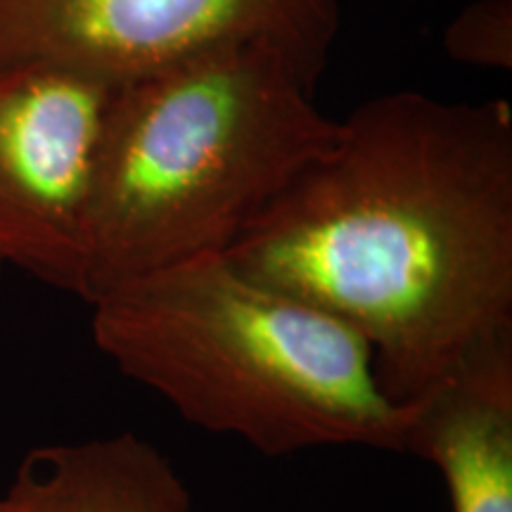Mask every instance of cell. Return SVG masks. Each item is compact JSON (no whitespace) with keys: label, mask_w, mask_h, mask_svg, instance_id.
<instances>
[{"label":"cell","mask_w":512,"mask_h":512,"mask_svg":"<svg viewBox=\"0 0 512 512\" xmlns=\"http://www.w3.org/2000/svg\"><path fill=\"white\" fill-rule=\"evenodd\" d=\"M48 512H192V498L169 460L136 451L86 467Z\"/></svg>","instance_id":"7"},{"label":"cell","mask_w":512,"mask_h":512,"mask_svg":"<svg viewBox=\"0 0 512 512\" xmlns=\"http://www.w3.org/2000/svg\"><path fill=\"white\" fill-rule=\"evenodd\" d=\"M339 0H0V67L46 62L124 83L228 43L285 50L318 83Z\"/></svg>","instance_id":"4"},{"label":"cell","mask_w":512,"mask_h":512,"mask_svg":"<svg viewBox=\"0 0 512 512\" xmlns=\"http://www.w3.org/2000/svg\"><path fill=\"white\" fill-rule=\"evenodd\" d=\"M285 50L216 46L119 83L95 152L81 299L226 254L337 138Z\"/></svg>","instance_id":"2"},{"label":"cell","mask_w":512,"mask_h":512,"mask_svg":"<svg viewBox=\"0 0 512 512\" xmlns=\"http://www.w3.org/2000/svg\"><path fill=\"white\" fill-rule=\"evenodd\" d=\"M93 342L190 425L268 458L325 446L406 453L408 406L387 396L358 332L204 254L102 294Z\"/></svg>","instance_id":"3"},{"label":"cell","mask_w":512,"mask_h":512,"mask_svg":"<svg viewBox=\"0 0 512 512\" xmlns=\"http://www.w3.org/2000/svg\"><path fill=\"white\" fill-rule=\"evenodd\" d=\"M226 256L349 325L415 401L512 337L510 102L375 95Z\"/></svg>","instance_id":"1"},{"label":"cell","mask_w":512,"mask_h":512,"mask_svg":"<svg viewBox=\"0 0 512 512\" xmlns=\"http://www.w3.org/2000/svg\"><path fill=\"white\" fill-rule=\"evenodd\" d=\"M3 268H5V266H3V261H0V275H3Z\"/></svg>","instance_id":"9"},{"label":"cell","mask_w":512,"mask_h":512,"mask_svg":"<svg viewBox=\"0 0 512 512\" xmlns=\"http://www.w3.org/2000/svg\"><path fill=\"white\" fill-rule=\"evenodd\" d=\"M403 406L406 453L441 472L451 512H512V337Z\"/></svg>","instance_id":"6"},{"label":"cell","mask_w":512,"mask_h":512,"mask_svg":"<svg viewBox=\"0 0 512 512\" xmlns=\"http://www.w3.org/2000/svg\"><path fill=\"white\" fill-rule=\"evenodd\" d=\"M117 83L0 67V261L81 299L95 152Z\"/></svg>","instance_id":"5"},{"label":"cell","mask_w":512,"mask_h":512,"mask_svg":"<svg viewBox=\"0 0 512 512\" xmlns=\"http://www.w3.org/2000/svg\"><path fill=\"white\" fill-rule=\"evenodd\" d=\"M448 57L484 69H512V0H475L448 24Z\"/></svg>","instance_id":"8"}]
</instances>
